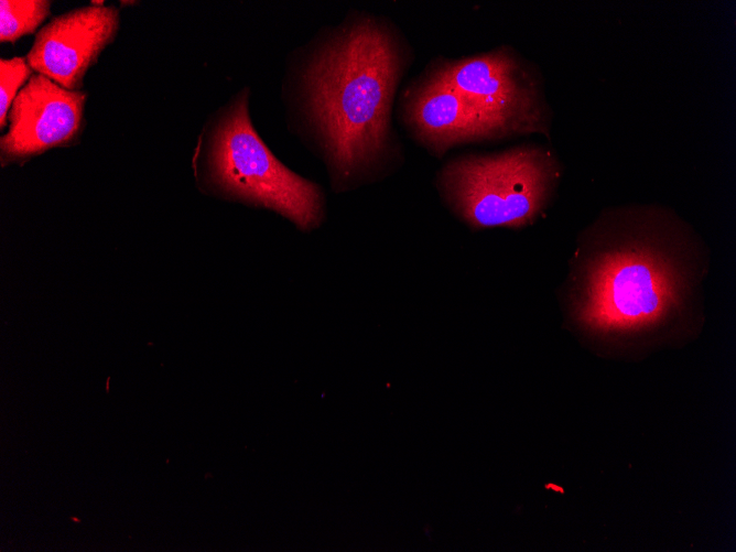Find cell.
I'll return each instance as SVG.
<instances>
[{"instance_id": "6da1fadb", "label": "cell", "mask_w": 736, "mask_h": 552, "mask_svg": "<svg viewBox=\"0 0 736 552\" xmlns=\"http://www.w3.org/2000/svg\"><path fill=\"white\" fill-rule=\"evenodd\" d=\"M710 269L708 246L671 207L609 206L577 235L561 302L596 348L641 351L697 332Z\"/></svg>"}, {"instance_id": "7a4b0ae2", "label": "cell", "mask_w": 736, "mask_h": 552, "mask_svg": "<svg viewBox=\"0 0 736 552\" xmlns=\"http://www.w3.org/2000/svg\"><path fill=\"white\" fill-rule=\"evenodd\" d=\"M412 61L393 22L362 11L347 13L290 55L282 88L290 128L322 156L336 192L402 161L392 109Z\"/></svg>"}, {"instance_id": "3957f363", "label": "cell", "mask_w": 736, "mask_h": 552, "mask_svg": "<svg viewBox=\"0 0 736 552\" xmlns=\"http://www.w3.org/2000/svg\"><path fill=\"white\" fill-rule=\"evenodd\" d=\"M249 96L242 88L207 118L195 149L197 171L229 198L271 209L301 230L316 228L324 217L322 190L273 155L252 125Z\"/></svg>"}, {"instance_id": "277c9868", "label": "cell", "mask_w": 736, "mask_h": 552, "mask_svg": "<svg viewBox=\"0 0 736 552\" xmlns=\"http://www.w3.org/2000/svg\"><path fill=\"white\" fill-rule=\"evenodd\" d=\"M562 175L552 149L523 143L453 156L437 171L435 187L446 208L474 231L521 229L543 215Z\"/></svg>"}, {"instance_id": "5b68a950", "label": "cell", "mask_w": 736, "mask_h": 552, "mask_svg": "<svg viewBox=\"0 0 736 552\" xmlns=\"http://www.w3.org/2000/svg\"><path fill=\"white\" fill-rule=\"evenodd\" d=\"M425 69L515 137L537 133L550 138L552 111L542 74L512 46L459 58L436 56Z\"/></svg>"}, {"instance_id": "8992f818", "label": "cell", "mask_w": 736, "mask_h": 552, "mask_svg": "<svg viewBox=\"0 0 736 552\" xmlns=\"http://www.w3.org/2000/svg\"><path fill=\"white\" fill-rule=\"evenodd\" d=\"M397 113L408 136L437 159L463 144L515 138L425 68L401 91Z\"/></svg>"}, {"instance_id": "52a82bcc", "label": "cell", "mask_w": 736, "mask_h": 552, "mask_svg": "<svg viewBox=\"0 0 736 552\" xmlns=\"http://www.w3.org/2000/svg\"><path fill=\"white\" fill-rule=\"evenodd\" d=\"M87 93L68 90L33 74L8 113L0 138L1 164L23 162L50 149L75 144L85 129Z\"/></svg>"}, {"instance_id": "ba28073f", "label": "cell", "mask_w": 736, "mask_h": 552, "mask_svg": "<svg viewBox=\"0 0 736 552\" xmlns=\"http://www.w3.org/2000/svg\"><path fill=\"white\" fill-rule=\"evenodd\" d=\"M119 25L113 6L73 9L39 30L25 58L37 74L68 90H80L86 73L115 41Z\"/></svg>"}, {"instance_id": "9c48e42d", "label": "cell", "mask_w": 736, "mask_h": 552, "mask_svg": "<svg viewBox=\"0 0 736 552\" xmlns=\"http://www.w3.org/2000/svg\"><path fill=\"white\" fill-rule=\"evenodd\" d=\"M51 6L47 0H1V43H13L23 35L34 33L48 17Z\"/></svg>"}, {"instance_id": "30bf717a", "label": "cell", "mask_w": 736, "mask_h": 552, "mask_svg": "<svg viewBox=\"0 0 736 552\" xmlns=\"http://www.w3.org/2000/svg\"><path fill=\"white\" fill-rule=\"evenodd\" d=\"M33 69L25 57L0 59V128L7 125L8 113L18 96L31 78Z\"/></svg>"}]
</instances>
